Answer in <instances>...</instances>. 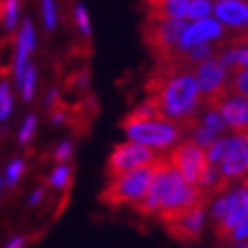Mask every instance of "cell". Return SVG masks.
Masks as SVG:
<instances>
[{"instance_id":"cell-14","label":"cell","mask_w":248,"mask_h":248,"mask_svg":"<svg viewBox=\"0 0 248 248\" xmlns=\"http://www.w3.org/2000/svg\"><path fill=\"white\" fill-rule=\"evenodd\" d=\"M214 15L228 27H248V4L240 0H220L214 4Z\"/></svg>"},{"instance_id":"cell-31","label":"cell","mask_w":248,"mask_h":248,"mask_svg":"<svg viewBox=\"0 0 248 248\" xmlns=\"http://www.w3.org/2000/svg\"><path fill=\"white\" fill-rule=\"evenodd\" d=\"M236 61H238V67H242L244 71H248V46L236 48Z\"/></svg>"},{"instance_id":"cell-8","label":"cell","mask_w":248,"mask_h":248,"mask_svg":"<svg viewBox=\"0 0 248 248\" xmlns=\"http://www.w3.org/2000/svg\"><path fill=\"white\" fill-rule=\"evenodd\" d=\"M218 170L222 178L228 182L232 178H240L248 173V127L234 133V145Z\"/></svg>"},{"instance_id":"cell-3","label":"cell","mask_w":248,"mask_h":248,"mask_svg":"<svg viewBox=\"0 0 248 248\" xmlns=\"http://www.w3.org/2000/svg\"><path fill=\"white\" fill-rule=\"evenodd\" d=\"M154 170H155V164L127 171L119 178H113L109 182L107 190L103 192V200L107 204H113V206L131 204L135 208H140L143 198L147 196V190H150Z\"/></svg>"},{"instance_id":"cell-10","label":"cell","mask_w":248,"mask_h":248,"mask_svg":"<svg viewBox=\"0 0 248 248\" xmlns=\"http://www.w3.org/2000/svg\"><path fill=\"white\" fill-rule=\"evenodd\" d=\"M222 34H224V29H222V24L218 20L204 18V20L192 22V24H188V29H186L184 34H182L178 51L186 53V51H190V48H194V46L208 45L210 41L220 39Z\"/></svg>"},{"instance_id":"cell-25","label":"cell","mask_w":248,"mask_h":248,"mask_svg":"<svg viewBox=\"0 0 248 248\" xmlns=\"http://www.w3.org/2000/svg\"><path fill=\"white\" fill-rule=\"evenodd\" d=\"M12 111V95H10V87L8 83H2L0 85V121L8 119Z\"/></svg>"},{"instance_id":"cell-26","label":"cell","mask_w":248,"mask_h":248,"mask_svg":"<svg viewBox=\"0 0 248 248\" xmlns=\"http://www.w3.org/2000/svg\"><path fill=\"white\" fill-rule=\"evenodd\" d=\"M75 22L77 27L83 34L89 36L91 34V20H89V12H87V8L83 4H77L75 6Z\"/></svg>"},{"instance_id":"cell-15","label":"cell","mask_w":248,"mask_h":248,"mask_svg":"<svg viewBox=\"0 0 248 248\" xmlns=\"http://www.w3.org/2000/svg\"><path fill=\"white\" fill-rule=\"evenodd\" d=\"M190 0H164V2L150 4V18H166V20H188Z\"/></svg>"},{"instance_id":"cell-12","label":"cell","mask_w":248,"mask_h":248,"mask_svg":"<svg viewBox=\"0 0 248 248\" xmlns=\"http://www.w3.org/2000/svg\"><path fill=\"white\" fill-rule=\"evenodd\" d=\"M248 216V192L244 188H238L230 192V210L226 218L216 226V234L220 238H230V234L234 232L240 222Z\"/></svg>"},{"instance_id":"cell-19","label":"cell","mask_w":248,"mask_h":248,"mask_svg":"<svg viewBox=\"0 0 248 248\" xmlns=\"http://www.w3.org/2000/svg\"><path fill=\"white\" fill-rule=\"evenodd\" d=\"M214 4L208 0H190V8H188V20H204L210 16Z\"/></svg>"},{"instance_id":"cell-22","label":"cell","mask_w":248,"mask_h":248,"mask_svg":"<svg viewBox=\"0 0 248 248\" xmlns=\"http://www.w3.org/2000/svg\"><path fill=\"white\" fill-rule=\"evenodd\" d=\"M41 10H43V22H45V29L46 31H53L59 22V15H57V4L53 0H45L41 4Z\"/></svg>"},{"instance_id":"cell-37","label":"cell","mask_w":248,"mask_h":248,"mask_svg":"<svg viewBox=\"0 0 248 248\" xmlns=\"http://www.w3.org/2000/svg\"><path fill=\"white\" fill-rule=\"evenodd\" d=\"M0 16H2V6H0Z\"/></svg>"},{"instance_id":"cell-9","label":"cell","mask_w":248,"mask_h":248,"mask_svg":"<svg viewBox=\"0 0 248 248\" xmlns=\"http://www.w3.org/2000/svg\"><path fill=\"white\" fill-rule=\"evenodd\" d=\"M206 218V204H200L196 208H190L182 212L180 216L171 218L166 222L168 230L171 232V236H176L178 240H194L198 238Z\"/></svg>"},{"instance_id":"cell-28","label":"cell","mask_w":248,"mask_h":248,"mask_svg":"<svg viewBox=\"0 0 248 248\" xmlns=\"http://www.w3.org/2000/svg\"><path fill=\"white\" fill-rule=\"evenodd\" d=\"M232 89L234 95H240L244 99H248V71H238L232 79Z\"/></svg>"},{"instance_id":"cell-2","label":"cell","mask_w":248,"mask_h":248,"mask_svg":"<svg viewBox=\"0 0 248 248\" xmlns=\"http://www.w3.org/2000/svg\"><path fill=\"white\" fill-rule=\"evenodd\" d=\"M206 198L208 196L204 192H200L196 186L188 184L180 176L168 157H159L155 159L154 178L147 196L140 204V212L159 214V218L168 222L186 212V210L206 204Z\"/></svg>"},{"instance_id":"cell-4","label":"cell","mask_w":248,"mask_h":248,"mask_svg":"<svg viewBox=\"0 0 248 248\" xmlns=\"http://www.w3.org/2000/svg\"><path fill=\"white\" fill-rule=\"evenodd\" d=\"M129 141H135L140 145H145L150 150H166L173 145L184 131L182 125L168 119H152V121H133L127 119L123 123Z\"/></svg>"},{"instance_id":"cell-16","label":"cell","mask_w":248,"mask_h":248,"mask_svg":"<svg viewBox=\"0 0 248 248\" xmlns=\"http://www.w3.org/2000/svg\"><path fill=\"white\" fill-rule=\"evenodd\" d=\"M200 125L206 127L208 131H212L214 135H220L222 131L226 129L224 121H222V117H220V111H218V109H212V107H206L204 115H202V119H200Z\"/></svg>"},{"instance_id":"cell-24","label":"cell","mask_w":248,"mask_h":248,"mask_svg":"<svg viewBox=\"0 0 248 248\" xmlns=\"http://www.w3.org/2000/svg\"><path fill=\"white\" fill-rule=\"evenodd\" d=\"M22 171H24V162H22V159H20V157L12 159V162L8 164V168H6V171H4V182H6V186H15V184L20 180Z\"/></svg>"},{"instance_id":"cell-36","label":"cell","mask_w":248,"mask_h":248,"mask_svg":"<svg viewBox=\"0 0 248 248\" xmlns=\"http://www.w3.org/2000/svg\"><path fill=\"white\" fill-rule=\"evenodd\" d=\"M2 188H4V180H0V194H2Z\"/></svg>"},{"instance_id":"cell-18","label":"cell","mask_w":248,"mask_h":248,"mask_svg":"<svg viewBox=\"0 0 248 248\" xmlns=\"http://www.w3.org/2000/svg\"><path fill=\"white\" fill-rule=\"evenodd\" d=\"M212 53H214V48L210 46V45L194 46V48H190V51H186V55H184V63H188V65H192V63L200 65V63H204V61L212 59Z\"/></svg>"},{"instance_id":"cell-32","label":"cell","mask_w":248,"mask_h":248,"mask_svg":"<svg viewBox=\"0 0 248 248\" xmlns=\"http://www.w3.org/2000/svg\"><path fill=\"white\" fill-rule=\"evenodd\" d=\"M43 198H45V190H43V188H36V190L31 194V200H29V202L34 206V204H39V202L43 200Z\"/></svg>"},{"instance_id":"cell-7","label":"cell","mask_w":248,"mask_h":248,"mask_svg":"<svg viewBox=\"0 0 248 248\" xmlns=\"http://www.w3.org/2000/svg\"><path fill=\"white\" fill-rule=\"evenodd\" d=\"M188 29L186 20H166V18H150L147 22V43L157 55H171L180 46L182 34Z\"/></svg>"},{"instance_id":"cell-30","label":"cell","mask_w":248,"mask_h":248,"mask_svg":"<svg viewBox=\"0 0 248 248\" xmlns=\"http://www.w3.org/2000/svg\"><path fill=\"white\" fill-rule=\"evenodd\" d=\"M230 238L232 240H246L248 238V216L240 222L236 228H234V232L230 234Z\"/></svg>"},{"instance_id":"cell-23","label":"cell","mask_w":248,"mask_h":248,"mask_svg":"<svg viewBox=\"0 0 248 248\" xmlns=\"http://www.w3.org/2000/svg\"><path fill=\"white\" fill-rule=\"evenodd\" d=\"M2 16H4V29L6 31H15L16 29V20H18V2L8 0L2 8Z\"/></svg>"},{"instance_id":"cell-17","label":"cell","mask_w":248,"mask_h":248,"mask_svg":"<svg viewBox=\"0 0 248 248\" xmlns=\"http://www.w3.org/2000/svg\"><path fill=\"white\" fill-rule=\"evenodd\" d=\"M190 141H194L198 147H202V150L206 152L208 147H212L216 141H218V135H214L212 131H208L206 127H202L200 123L192 129V140Z\"/></svg>"},{"instance_id":"cell-6","label":"cell","mask_w":248,"mask_h":248,"mask_svg":"<svg viewBox=\"0 0 248 248\" xmlns=\"http://www.w3.org/2000/svg\"><path fill=\"white\" fill-rule=\"evenodd\" d=\"M170 164L178 170L180 176L198 188L202 176L206 173V170L210 168L206 152L202 147H198L194 141H182L173 147V152L170 154Z\"/></svg>"},{"instance_id":"cell-11","label":"cell","mask_w":248,"mask_h":248,"mask_svg":"<svg viewBox=\"0 0 248 248\" xmlns=\"http://www.w3.org/2000/svg\"><path fill=\"white\" fill-rule=\"evenodd\" d=\"M212 109L220 111V117L224 121V125L234 129V133L248 127V99L234 95V93H226Z\"/></svg>"},{"instance_id":"cell-34","label":"cell","mask_w":248,"mask_h":248,"mask_svg":"<svg viewBox=\"0 0 248 248\" xmlns=\"http://www.w3.org/2000/svg\"><path fill=\"white\" fill-rule=\"evenodd\" d=\"M57 97H59V91H57V89H53L51 93H48V95H46V99H45V103H46V105H55V101H57Z\"/></svg>"},{"instance_id":"cell-21","label":"cell","mask_w":248,"mask_h":248,"mask_svg":"<svg viewBox=\"0 0 248 248\" xmlns=\"http://www.w3.org/2000/svg\"><path fill=\"white\" fill-rule=\"evenodd\" d=\"M48 182H51L53 188H59V190L67 188V186L71 184V168L67 164H59L51 171V178H48Z\"/></svg>"},{"instance_id":"cell-13","label":"cell","mask_w":248,"mask_h":248,"mask_svg":"<svg viewBox=\"0 0 248 248\" xmlns=\"http://www.w3.org/2000/svg\"><path fill=\"white\" fill-rule=\"evenodd\" d=\"M34 45H36V39H34V24L32 20H24L20 24V31H18V36H16V55H15V77L16 81L20 83V79L24 77V71L31 65L29 63V55L34 51Z\"/></svg>"},{"instance_id":"cell-35","label":"cell","mask_w":248,"mask_h":248,"mask_svg":"<svg viewBox=\"0 0 248 248\" xmlns=\"http://www.w3.org/2000/svg\"><path fill=\"white\" fill-rule=\"evenodd\" d=\"M65 121V111H55L53 113V123H63Z\"/></svg>"},{"instance_id":"cell-27","label":"cell","mask_w":248,"mask_h":248,"mask_svg":"<svg viewBox=\"0 0 248 248\" xmlns=\"http://www.w3.org/2000/svg\"><path fill=\"white\" fill-rule=\"evenodd\" d=\"M34 129H36V117L34 115H27V119L22 121L20 125V131H18V141L20 143H29L34 135Z\"/></svg>"},{"instance_id":"cell-33","label":"cell","mask_w":248,"mask_h":248,"mask_svg":"<svg viewBox=\"0 0 248 248\" xmlns=\"http://www.w3.org/2000/svg\"><path fill=\"white\" fill-rule=\"evenodd\" d=\"M22 246H24V238L22 236H15L4 248H22Z\"/></svg>"},{"instance_id":"cell-5","label":"cell","mask_w":248,"mask_h":248,"mask_svg":"<svg viewBox=\"0 0 248 248\" xmlns=\"http://www.w3.org/2000/svg\"><path fill=\"white\" fill-rule=\"evenodd\" d=\"M155 154L145 145H140L135 141H123L117 143L113 147V152L109 155V162H107V176L113 180L119 178L123 173L133 171V170H140V168H147L155 164Z\"/></svg>"},{"instance_id":"cell-29","label":"cell","mask_w":248,"mask_h":248,"mask_svg":"<svg viewBox=\"0 0 248 248\" xmlns=\"http://www.w3.org/2000/svg\"><path fill=\"white\" fill-rule=\"evenodd\" d=\"M73 155V143L71 141H61L55 150V159L59 164H67V159Z\"/></svg>"},{"instance_id":"cell-1","label":"cell","mask_w":248,"mask_h":248,"mask_svg":"<svg viewBox=\"0 0 248 248\" xmlns=\"http://www.w3.org/2000/svg\"><path fill=\"white\" fill-rule=\"evenodd\" d=\"M150 99L155 103L159 115L168 121H173L186 129H194L196 113L202 103V93L194 73L188 69L170 63L166 71H162L154 79L150 87Z\"/></svg>"},{"instance_id":"cell-20","label":"cell","mask_w":248,"mask_h":248,"mask_svg":"<svg viewBox=\"0 0 248 248\" xmlns=\"http://www.w3.org/2000/svg\"><path fill=\"white\" fill-rule=\"evenodd\" d=\"M34 87H36V69H34V65H29L27 71H24V77L20 79V95L24 101L32 99Z\"/></svg>"}]
</instances>
